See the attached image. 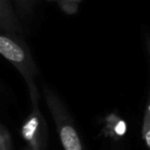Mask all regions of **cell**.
<instances>
[{
  "instance_id": "2",
  "label": "cell",
  "mask_w": 150,
  "mask_h": 150,
  "mask_svg": "<svg viewBox=\"0 0 150 150\" xmlns=\"http://www.w3.org/2000/svg\"><path fill=\"white\" fill-rule=\"evenodd\" d=\"M42 91L63 150H86L74 120L57 93L46 83L42 87Z\"/></svg>"
},
{
  "instance_id": "10",
  "label": "cell",
  "mask_w": 150,
  "mask_h": 150,
  "mask_svg": "<svg viewBox=\"0 0 150 150\" xmlns=\"http://www.w3.org/2000/svg\"><path fill=\"white\" fill-rule=\"evenodd\" d=\"M148 104H150V90H149V100H148Z\"/></svg>"
},
{
  "instance_id": "4",
  "label": "cell",
  "mask_w": 150,
  "mask_h": 150,
  "mask_svg": "<svg viewBox=\"0 0 150 150\" xmlns=\"http://www.w3.org/2000/svg\"><path fill=\"white\" fill-rule=\"evenodd\" d=\"M0 30L21 35L23 26L12 0H0Z\"/></svg>"
},
{
  "instance_id": "9",
  "label": "cell",
  "mask_w": 150,
  "mask_h": 150,
  "mask_svg": "<svg viewBox=\"0 0 150 150\" xmlns=\"http://www.w3.org/2000/svg\"><path fill=\"white\" fill-rule=\"evenodd\" d=\"M145 41H146V50H148L149 60H150V35H148V36L145 38Z\"/></svg>"
},
{
  "instance_id": "5",
  "label": "cell",
  "mask_w": 150,
  "mask_h": 150,
  "mask_svg": "<svg viewBox=\"0 0 150 150\" xmlns=\"http://www.w3.org/2000/svg\"><path fill=\"white\" fill-rule=\"evenodd\" d=\"M20 20H29L40 0H12Z\"/></svg>"
},
{
  "instance_id": "11",
  "label": "cell",
  "mask_w": 150,
  "mask_h": 150,
  "mask_svg": "<svg viewBox=\"0 0 150 150\" xmlns=\"http://www.w3.org/2000/svg\"><path fill=\"white\" fill-rule=\"evenodd\" d=\"M23 150H30V149H29V148L27 146V148H26V149H23Z\"/></svg>"
},
{
  "instance_id": "3",
  "label": "cell",
  "mask_w": 150,
  "mask_h": 150,
  "mask_svg": "<svg viewBox=\"0 0 150 150\" xmlns=\"http://www.w3.org/2000/svg\"><path fill=\"white\" fill-rule=\"evenodd\" d=\"M30 100V112L21 127V136L30 150H46L48 142L47 122L40 110L39 89L28 91Z\"/></svg>"
},
{
  "instance_id": "1",
  "label": "cell",
  "mask_w": 150,
  "mask_h": 150,
  "mask_svg": "<svg viewBox=\"0 0 150 150\" xmlns=\"http://www.w3.org/2000/svg\"><path fill=\"white\" fill-rule=\"evenodd\" d=\"M0 55L20 73L28 91L38 89L35 79L39 69L27 43L20 35L0 30Z\"/></svg>"
},
{
  "instance_id": "7",
  "label": "cell",
  "mask_w": 150,
  "mask_h": 150,
  "mask_svg": "<svg viewBox=\"0 0 150 150\" xmlns=\"http://www.w3.org/2000/svg\"><path fill=\"white\" fill-rule=\"evenodd\" d=\"M48 1H55L61 7V9L68 14H73L77 11V6L81 2V0H48Z\"/></svg>"
},
{
  "instance_id": "8",
  "label": "cell",
  "mask_w": 150,
  "mask_h": 150,
  "mask_svg": "<svg viewBox=\"0 0 150 150\" xmlns=\"http://www.w3.org/2000/svg\"><path fill=\"white\" fill-rule=\"evenodd\" d=\"M12 149V137L6 127L0 124V150Z\"/></svg>"
},
{
  "instance_id": "6",
  "label": "cell",
  "mask_w": 150,
  "mask_h": 150,
  "mask_svg": "<svg viewBox=\"0 0 150 150\" xmlns=\"http://www.w3.org/2000/svg\"><path fill=\"white\" fill-rule=\"evenodd\" d=\"M142 138L150 150V104L146 105L144 117H143V125H142Z\"/></svg>"
}]
</instances>
